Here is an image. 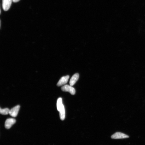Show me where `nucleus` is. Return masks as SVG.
Here are the masks:
<instances>
[{"mask_svg":"<svg viewBox=\"0 0 145 145\" xmlns=\"http://www.w3.org/2000/svg\"><path fill=\"white\" fill-rule=\"evenodd\" d=\"M129 137L128 135L120 132L115 133L111 136L112 139H115L127 138Z\"/></svg>","mask_w":145,"mask_h":145,"instance_id":"f257e3e1","label":"nucleus"},{"mask_svg":"<svg viewBox=\"0 0 145 145\" xmlns=\"http://www.w3.org/2000/svg\"><path fill=\"white\" fill-rule=\"evenodd\" d=\"M62 91L64 92H69L72 95H74L76 93L75 89L71 85H65L62 86L61 88Z\"/></svg>","mask_w":145,"mask_h":145,"instance_id":"f03ea898","label":"nucleus"},{"mask_svg":"<svg viewBox=\"0 0 145 145\" xmlns=\"http://www.w3.org/2000/svg\"><path fill=\"white\" fill-rule=\"evenodd\" d=\"M12 0H3L2 7L4 10L7 11L8 10L11 5Z\"/></svg>","mask_w":145,"mask_h":145,"instance_id":"7ed1b4c3","label":"nucleus"},{"mask_svg":"<svg viewBox=\"0 0 145 145\" xmlns=\"http://www.w3.org/2000/svg\"><path fill=\"white\" fill-rule=\"evenodd\" d=\"M20 108V106L19 105H18L15 106L11 110H10L9 114L13 117H16L18 114Z\"/></svg>","mask_w":145,"mask_h":145,"instance_id":"20e7f679","label":"nucleus"},{"mask_svg":"<svg viewBox=\"0 0 145 145\" xmlns=\"http://www.w3.org/2000/svg\"><path fill=\"white\" fill-rule=\"evenodd\" d=\"M16 120L15 119L13 118L7 119L5 122V128L7 129H10L12 126L16 123Z\"/></svg>","mask_w":145,"mask_h":145,"instance_id":"39448f33","label":"nucleus"},{"mask_svg":"<svg viewBox=\"0 0 145 145\" xmlns=\"http://www.w3.org/2000/svg\"><path fill=\"white\" fill-rule=\"evenodd\" d=\"M69 78V76L68 75L62 77L57 83V86H60L65 84L67 82Z\"/></svg>","mask_w":145,"mask_h":145,"instance_id":"423d86ee","label":"nucleus"},{"mask_svg":"<svg viewBox=\"0 0 145 145\" xmlns=\"http://www.w3.org/2000/svg\"><path fill=\"white\" fill-rule=\"evenodd\" d=\"M79 78V74L78 73L74 74L72 77L70 81V84L71 86H73L78 80Z\"/></svg>","mask_w":145,"mask_h":145,"instance_id":"0eeeda50","label":"nucleus"},{"mask_svg":"<svg viewBox=\"0 0 145 145\" xmlns=\"http://www.w3.org/2000/svg\"><path fill=\"white\" fill-rule=\"evenodd\" d=\"M59 112L60 118L61 120H63L65 118V109L63 105Z\"/></svg>","mask_w":145,"mask_h":145,"instance_id":"6e6552de","label":"nucleus"},{"mask_svg":"<svg viewBox=\"0 0 145 145\" xmlns=\"http://www.w3.org/2000/svg\"><path fill=\"white\" fill-rule=\"evenodd\" d=\"M63 105L62 98H60L58 99L57 102V108L58 111H60Z\"/></svg>","mask_w":145,"mask_h":145,"instance_id":"1a4fd4ad","label":"nucleus"},{"mask_svg":"<svg viewBox=\"0 0 145 145\" xmlns=\"http://www.w3.org/2000/svg\"><path fill=\"white\" fill-rule=\"evenodd\" d=\"M10 110L8 108L2 109H0V113L3 115H7L9 114Z\"/></svg>","mask_w":145,"mask_h":145,"instance_id":"9d476101","label":"nucleus"},{"mask_svg":"<svg viewBox=\"0 0 145 145\" xmlns=\"http://www.w3.org/2000/svg\"><path fill=\"white\" fill-rule=\"evenodd\" d=\"M20 0H12L13 2L14 3H16L20 1Z\"/></svg>","mask_w":145,"mask_h":145,"instance_id":"9b49d317","label":"nucleus"}]
</instances>
